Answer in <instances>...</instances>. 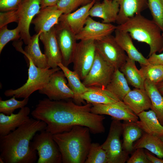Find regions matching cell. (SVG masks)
Returning <instances> with one entry per match:
<instances>
[{
	"instance_id": "41",
	"label": "cell",
	"mask_w": 163,
	"mask_h": 163,
	"mask_svg": "<svg viewBox=\"0 0 163 163\" xmlns=\"http://www.w3.org/2000/svg\"><path fill=\"white\" fill-rule=\"evenodd\" d=\"M24 0H0V11L5 12L18 9Z\"/></svg>"
},
{
	"instance_id": "31",
	"label": "cell",
	"mask_w": 163,
	"mask_h": 163,
	"mask_svg": "<svg viewBox=\"0 0 163 163\" xmlns=\"http://www.w3.org/2000/svg\"><path fill=\"white\" fill-rule=\"evenodd\" d=\"M134 149L145 148L163 159V141L160 138L144 132L142 136L133 145Z\"/></svg>"
},
{
	"instance_id": "5",
	"label": "cell",
	"mask_w": 163,
	"mask_h": 163,
	"mask_svg": "<svg viewBox=\"0 0 163 163\" xmlns=\"http://www.w3.org/2000/svg\"><path fill=\"white\" fill-rule=\"evenodd\" d=\"M25 56L29 62L28 78L26 82L16 89L7 90L4 93L6 97L14 96L16 98H28L34 91L43 88L49 82L52 75L61 70L59 67L51 69L39 68L34 63L30 58Z\"/></svg>"
},
{
	"instance_id": "26",
	"label": "cell",
	"mask_w": 163,
	"mask_h": 163,
	"mask_svg": "<svg viewBox=\"0 0 163 163\" xmlns=\"http://www.w3.org/2000/svg\"><path fill=\"white\" fill-rule=\"evenodd\" d=\"M58 66L63 72L67 80L68 85L74 94L73 99L74 102L79 105H81L82 103L84 104L85 101L82 98L81 96L82 94L88 90L89 88L83 83L78 75L74 71L71 70L62 63H59Z\"/></svg>"
},
{
	"instance_id": "39",
	"label": "cell",
	"mask_w": 163,
	"mask_h": 163,
	"mask_svg": "<svg viewBox=\"0 0 163 163\" xmlns=\"http://www.w3.org/2000/svg\"><path fill=\"white\" fill-rule=\"evenodd\" d=\"M18 21L17 10L0 13V28L12 22L18 23Z\"/></svg>"
},
{
	"instance_id": "8",
	"label": "cell",
	"mask_w": 163,
	"mask_h": 163,
	"mask_svg": "<svg viewBox=\"0 0 163 163\" xmlns=\"http://www.w3.org/2000/svg\"><path fill=\"white\" fill-rule=\"evenodd\" d=\"M96 52L110 65L120 69L128 58L125 51L111 35L95 41Z\"/></svg>"
},
{
	"instance_id": "34",
	"label": "cell",
	"mask_w": 163,
	"mask_h": 163,
	"mask_svg": "<svg viewBox=\"0 0 163 163\" xmlns=\"http://www.w3.org/2000/svg\"><path fill=\"white\" fill-rule=\"evenodd\" d=\"M85 163H108L106 151L97 143H92Z\"/></svg>"
},
{
	"instance_id": "7",
	"label": "cell",
	"mask_w": 163,
	"mask_h": 163,
	"mask_svg": "<svg viewBox=\"0 0 163 163\" xmlns=\"http://www.w3.org/2000/svg\"><path fill=\"white\" fill-rule=\"evenodd\" d=\"M106 139L101 145L106 151L108 163H124L129 158V154L123 149L120 140L122 134L123 123L112 119Z\"/></svg>"
},
{
	"instance_id": "10",
	"label": "cell",
	"mask_w": 163,
	"mask_h": 163,
	"mask_svg": "<svg viewBox=\"0 0 163 163\" xmlns=\"http://www.w3.org/2000/svg\"><path fill=\"white\" fill-rule=\"evenodd\" d=\"M115 69L104 60L96 51L93 64L82 82L87 87L106 88Z\"/></svg>"
},
{
	"instance_id": "22",
	"label": "cell",
	"mask_w": 163,
	"mask_h": 163,
	"mask_svg": "<svg viewBox=\"0 0 163 163\" xmlns=\"http://www.w3.org/2000/svg\"><path fill=\"white\" fill-rule=\"evenodd\" d=\"M114 32L115 40L126 53L129 59L138 62L140 65H147L150 64L147 59L145 58L135 47L128 33L117 29Z\"/></svg>"
},
{
	"instance_id": "37",
	"label": "cell",
	"mask_w": 163,
	"mask_h": 163,
	"mask_svg": "<svg viewBox=\"0 0 163 163\" xmlns=\"http://www.w3.org/2000/svg\"><path fill=\"white\" fill-rule=\"evenodd\" d=\"M153 20L163 32V4L161 0H147Z\"/></svg>"
},
{
	"instance_id": "45",
	"label": "cell",
	"mask_w": 163,
	"mask_h": 163,
	"mask_svg": "<svg viewBox=\"0 0 163 163\" xmlns=\"http://www.w3.org/2000/svg\"><path fill=\"white\" fill-rule=\"evenodd\" d=\"M156 87L163 96V80L156 85Z\"/></svg>"
},
{
	"instance_id": "2",
	"label": "cell",
	"mask_w": 163,
	"mask_h": 163,
	"mask_svg": "<svg viewBox=\"0 0 163 163\" xmlns=\"http://www.w3.org/2000/svg\"><path fill=\"white\" fill-rule=\"evenodd\" d=\"M46 125L43 121L30 118L15 130L0 136V156L4 162H35L37 152L31 149L30 142L38 132L46 130Z\"/></svg>"
},
{
	"instance_id": "21",
	"label": "cell",
	"mask_w": 163,
	"mask_h": 163,
	"mask_svg": "<svg viewBox=\"0 0 163 163\" xmlns=\"http://www.w3.org/2000/svg\"><path fill=\"white\" fill-rule=\"evenodd\" d=\"M123 102L136 114L151 108V102L145 90L135 88L124 98Z\"/></svg>"
},
{
	"instance_id": "18",
	"label": "cell",
	"mask_w": 163,
	"mask_h": 163,
	"mask_svg": "<svg viewBox=\"0 0 163 163\" xmlns=\"http://www.w3.org/2000/svg\"><path fill=\"white\" fill-rule=\"evenodd\" d=\"M96 2L93 1L71 13L62 14L59 19V22L66 26L76 35L85 26L87 18L90 16V10Z\"/></svg>"
},
{
	"instance_id": "47",
	"label": "cell",
	"mask_w": 163,
	"mask_h": 163,
	"mask_svg": "<svg viewBox=\"0 0 163 163\" xmlns=\"http://www.w3.org/2000/svg\"><path fill=\"white\" fill-rule=\"evenodd\" d=\"M162 36L163 37V33L162 34ZM163 51V47L162 48L161 50L160 53Z\"/></svg>"
},
{
	"instance_id": "44",
	"label": "cell",
	"mask_w": 163,
	"mask_h": 163,
	"mask_svg": "<svg viewBox=\"0 0 163 163\" xmlns=\"http://www.w3.org/2000/svg\"><path fill=\"white\" fill-rule=\"evenodd\" d=\"M145 153L148 159L151 163H163V159L155 157L148 152L145 151Z\"/></svg>"
},
{
	"instance_id": "36",
	"label": "cell",
	"mask_w": 163,
	"mask_h": 163,
	"mask_svg": "<svg viewBox=\"0 0 163 163\" xmlns=\"http://www.w3.org/2000/svg\"><path fill=\"white\" fill-rule=\"evenodd\" d=\"M20 31L17 26L14 29L8 28L7 25L0 28V53L6 45L11 41H16L21 38Z\"/></svg>"
},
{
	"instance_id": "33",
	"label": "cell",
	"mask_w": 163,
	"mask_h": 163,
	"mask_svg": "<svg viewBox=\"0 0 163 163\" xmlns=\"http://www.w3.org/2000/svg\"><path fill=\"white\" fill-rule=\"evenodd\" d=\"M139 70L145 80L156 85L163 80V66L151 64L140 65Z\"/></svg>"
},
{
	"instance_id": "38",
	"label": "cell",
	"mask_w": 163,
	"mask_h": 163,
	"mask_svg": "<svg viewBox=\"0 0 163 163\" xmlns=\"http://www.w3.org/2000/svg\"><path fill=\"white\" fill-rule=\"evenodd\" d=\"M92 1L91 0H59L56 5L59 9L63 12V14H68Z\"/></svg>"
},
{
	"instance_id": "1",
	"label": "cell",
	"mask_w": 163,
	"mask_h": 163,
	"mask_svg": "<svg viewBox=\"0 0 163 163\" xmlns=\"http://www.w3.org/2000/svg\"><path fill=\"white\" fill-rule=\"evenodd\" d=\"M92 104H76L70 99L54 101L48 98L39 100L31 114L46 124V130L53 135L68 132L76 126L88 127L94 134L104 133L105 118L91 112Z\"/></svg>"
},
{
	"instance_id": "20",
	"label": "cell",
	"mask_w": 163,
	"mask_h": 163,
	"mask_svg": "<svg viewBox=\"0 0 163 163\" xmlns=\"http://www.w3.org/2000/svg\"><path fill=\"white\" fill-rule=\"evenodd\" d=\"M30 112L29 107H24L16 114L8 115L0 113V136L8 134L27 122L30 119Z\"/></svg>"
},
{
	"instance_id": "9",
	"label": "cell",
	"mask_w": 163,
	"mask_h": 163,
	"mask_svg": "<svg viewBox=\"0 0 163 163\" xmlns=\"http://www.w3.org/2000/svg\"><path fill=\"white\" fill-rule=\"evenodd\" d=\"M96 53L95 41L80 40L78 43L73 58V71L82 81L94 62Z\"/></svg>"
},
{
	"instance_id": "29",
	"label": "cell",
	"mask_w": 163,
	"mask_h": 163,
	"mask_svg": "<svg viewBox=\"0 0 163 163\" xmlns=\"http://www.w3.org/2000/svg\"><path fill=\"white\" fill-rule=\"evenodd\" d=\"M106 89L116 96L119 100H123L131 89L123 74L119 69L114 70L111 79Z\"/></svg>"
},
{
	"instance_id": "23",
	"label": "cell",
	"mask_w": 163,
	"mask_h": 163,
	"mask_svg": "<svg viewBox=\"0 0 163 163\" xmlns=\"http://www.w3.org/2000/svg\"><path fill=\"white\" fill-rule=\"evenodd\" d=\"M119 5L116 23L120 25L129 18L139 14L148 8L147 0H114Z\"/></svg>"
},
{
	"instance_id": "16",
	"label": "cell",
	"mask_w": 163,
	"mask_h": 163,
	"mask_svg": "<svg viewBox=\"0 0 163 163\" xmlns=\"http://www.w3.org/2000/svg\"><path fill=\"white\" fill-rule=\"evenodd\" d=\"M63 12L56 5L41 8L32 20L37 33L46 32L58 24Z\"/></svg>"
},
{
	"instance_id": "40",
	"label": "cell",
	"mask_w": 163,
	"mask_h": 163,
	"mask_svg": "<svg viewBox=\"0 0 163 163\" xmlns=\"http://www.w3.org/2000/svg\"><path fill=\"white\" fill-rule=\"evenodd\" d=\"M143 148L135 149L131 157L127 161V163H151L148 159Z\"/></svg>"
},
{
	"instance_id": "17",
	"label": "cell",
	"mask_w": 163,
	"mask_h": 163,
	"mask_svg": "<svg viewBox=\"0 0 163 163\" xmlns=\"http://www.w3.org/2000/svg\"><path fill=\"white\" fill-rule=\"evenodd\" d=\"M39 39L43 45L44 54L50 68L58 67V64L62 63V58L56 38L55 27L48 32L41 33Z\"/></svg>"
},
{
	"instance_id": "43",
	"label": "cell",
	"mask_w": 163,
	"mask_h": 163,
	"mask_svg": "<svg viewBox=\"0 0 163 163\" xmlns=\"http://www.w3.org/2000/svg\"><path fill=\"white\" fill-rule=\"evenodd\" d=\"M59 0H40L41 9L56 5Z\"/></svg>"
},
{
	"instance_id": "11",
	"label": "cell",
	"mask_w": 163,
	"mask_h": 163,
	"mask_svg": "<svg viewBox=\"0 0 163 163\" xmlns=\"http://www.w3.org/2000/svg\"><path fill=\"white\" fill-rule=\"evenodd\" d=\"M60 70L52 75L49 82L43 88L38 90L39 92L46 95L52 100L73 99L74 94L68 85L63 72Z\"/></svg>"
},
{
	"instance_id": "27",
	"label": "cell",
	"mask_w": 163,
	"mask_h": 163,
	"mask_svg": "<svg viewBox=\"0 0 163 163\" xmlns=\"http://www.w3.org/2000/svg\"><path fill=\"white\" fill-rule=\"evenodd\" d=\"M89 90L81 95L87 103L106 104L120 101L106 88L98 87H88Z\"/></svg>"
},
{
	"instance_id": "50",
	"label": "cell",
	"mask_w": 163,
	"mask_h": 163,
	"mask_svg": "<svg viewBox=\"0 0 163 163\" xmlns=\"http://www.w3.org/2000/svg\"><path fill=\"white\" fill-rule=\"evenodd\" d=\"M161 1L163 4V0H161Z\"/></svg>"
},
{
	"instance_id": "3",
	"label": "cell",
	"mask_w": 163,
	"mask_h": 163,
	"mask_svg": "<svg viewBox=\"0 0 163 163\" xmlns=\"http://www.w3.org/2000/svg\"><path fill=\"white\" fill-rule=\"evenodd\" d=\"M90 130L76 126L69 131L53 135L63 163H85L91 144Z\"/></svg>"
},
{
	"instance_id": "48",
	"label": "cell",
	"mask_w": 163,
	"mask_h": 163,
	"mask_svg": "<svg viewBox=\"0 0 163 163\" xmlns=\"http://www.w3.org/2000/svg\"><path fill=\"white\" fill-rule=\"evenodd\" d=\"M160 139L162 141H163V136H162L160 138Z\"/></svg>"
},
{
	"instance_id": "35",
	"label": "cell",
	"mask_w": 163,
	"mask_h": 163,
	"mask_svg": "<svg viewBox=\"0 0 163 163\" xmlns=\"http://www.w3.org/2000/svg\"><path fill=\"white\" fill-rule=\"evenodd\" d=\"M14 96L11 98L4 101L0 98V112L6 115H10L13 113L14 110L18 109L21 108L27 104L29 97L24 98L21 101L15 99Z\"/></svg>"
},
{
	"instance_id": "12",
	"label": "cell",
	"mask_w": 163,
	"mask_h": 163,
	"mask_svg": "<svg viewBox=\"0 0 163 163\" xmlns=\"http://www.w3.org/2000/svg\"><path fill=\"white\" fill-rule=\"evenodd\" d=\"M40 9V0H24L17 9L18 18L17 26L20 29V40L26 45L31 37L29 32L30 24Z\"/></svg>"
},
{
	"instance_id": "51",
	"label": "cell",
	"mask_w": 163,
	"mask_h": 163,
	"mask_svg": "<svg viewBox=\"0 0 163 163\" xmlns=\"http://www.w3.org/2000/svg\"></svg>"
},
{
	"instance_id": "6",
	"label": "cell",
	"mask_w": 163,
	"mask_h": 163,
	"mask_svg": "<svg viewBox=\"0 0 163 163\" xmlns=\"http://www.w3.org/2000/svg\"><path fill=\"white\" fill-rule=\"evenodd\" d=\"M30 146L36 151L39 157L37 163H61L62 156L53 135L46 130L37 133Z\"/></svg>"
},
{
	"instance_id": "4",
	"label": "cell",
	"mask_w": 163,
	"mask_h": 163,
	"mask_svg": "<svg viewBox=\"0 0 163 163\" xmlns=\"http://www.w3.org/2000/svg\"><path fill=\"white\" fill-rule=\"evenodd\" d=\"M116 29L128 32L134 40L148 44L150 47L149 57L157 52L160 53L163 47V37L160 28L153 20L147 19L141 14L118 25Z\"/></svg>"
},
{
	"instance_id": "28",
	"label": "cell",
	"mask_w": 163,
	"mask_h": 163,
	"mask_svg": "<svg viewBox=\"0 0 163 163\" xmlns=\"http://www.w3.org/2000/svg\"><path fill=\"white\" fill-rule=\"evenodd\" d=\"M143 133L136 122L124 121L123 123L122 147L127 153L129 155L134 150V142L142 136Z\"/></svg>"
},
{
	"instance_id": "49",
	"label": "cell",
	"mask_w": 163,
	"mask_h": 163,
	"mask_svg": "<svg viewBox=\"0 0 163 163\" xmlns=\"http://www.w3.org/2000/svg\"><path fill=\"white\" fill-rule=\"evenodd\" d=\"M91 0L92 1H96V2H97V1H100V0Z\"/></svg>"
},
{
	"instance_id": "46",
	"label": "cell",
	"mask_w": 163,
	"mask_h": 163,
	"mask_svg": "<svg viewBox=\"0 0 163 163\" xmlns=\"http://www.w3.org/2000/svg\"><path fill=\"white\" fill-rule=\"evenodd\" d=\"M0 163H4V161L2 158L0 156Z\"/></svg>"
},
{
	"instance_id": "13",
	"label": "cell",
	"mask_w": 163,
	"mask_h": 163,
	"mask_svg": "<svg viewBox=\"0 0 163 163\" xmlns=\"http://www.w3.org/2000/svg\"><path fill=\"white\" fill-rule=\"evenodd\" d=\"M55 27L56 38L62 56V63L68 67L72 63L77 40L75 35L61 23L59 22Z\"/></svg>"
},
{
	"instance_id": "24",
	"label": "cell",
	"mask_w": 163,
	"mask_h": 163,
	"mask_svg": "<svg viewBox=\"0 0 163 163\" xmlns=\"http://www.w3.org/2000/svg\"><path fill=\"white\" fill-rule=\"evenodd\" d=\"M40 33H36L31 36L28 44L23 50L21 46H18L16 49L22 53L25 56L29 57L35 65L37 67L43 69H50L47 60L44 54L40 49L39 39Z\"/></svg>"
},
{
	"instance_id": "32",
	"label": "cell",
	"mask_w": 163,
	"mask_h": 163,
	"mask_svg": "<svg viewBox=\"0 0 163 163\" xmlns=\"http://www.w3.org/2000/svg\"><path fill=\"white\" fill-rule=\"evenodd\" d=\"M145 89L151 102V109L155 113L160 123L163 126V96L156 85L147 80L145 82Z\"/></svg>"
},
{
	"instance_id": "19",
	"label": "cell",
	"mask_w": 163,
	"mask_h": 163,
	"mask_svg": "<svg viewBox=\"0 0 163 163\" xmlns=\"http://www.w3.org/2000/svg\"><path fill=\"white\" fill-rule=\"evenodd\" d=\"M96 2L90 10V16L101 18L103 23L116 22L119 11L118 3L114 0H103L100 3Z\"/></svg>"
},
{
	"instance_id": "30",
	"label": "cell",
	"mask_w": 163,
	"mask_h": 163,
	"mask_svg": "<svg viewBox=\"0 0 163 163\" xmlns=\"http://www.w3.org/2000/svg\"><path fill=\"white\" fill-rule=\"evenodd\" d=\"M119 69L128 84L135 88L145 89V80L136 67L135 61L128 57L126 62Z\"/></svg>"
},
{
	"instance_id": "15",
	"label": "cell",
	"mask_w": 163,
	"mask_h": 163,
	"mask_svg": "<svg viewBox=\"0 0 163 163\" xmlns=\"http://www.w3.org/2000/svg\"><path fill=\"white\" fill-rule=\"evenodd\" d=\"M116 29V26L111 24L97 21L89 16L83 27L75 36L77 40L96 41L111 35Z\"/></svg>"
},
{
	"instance_id": "14",
	"label": "cell",
	"mask_w": 163,
	"mask_h": 163,
	"mask_svg": "<svg viewBox=\"0 0 163 163\" xmlns=\"http://www.w3.org/2000/svg\"><path fill=\"white\" fill-rule=\"evenodd\" d=\"M91 112L95 114L107 115L112 119L136 122L139 117L122 101L106 104H92Z\"/></svg>"
},
{
	"instance_id": "25",
	"label": "cell",
	"mask_w": 163,
	"mask_h": 163,
	"mask_svg": "<svg viewBox=\"0 0 163 163\" xmlns=\"http://www.w3.org/2000/svg\"><path fill=\"white\" fill-rule=\"evenodd\" d=\"M137 116L140 120L136 122L144 132L160 138L163 136V126L153 110L144 111Z\"/></svg>"
},
{
	"instance_id": "42",
	"label": "cell",
	"mask_w": 163,
	"mask_h": 163,
	"mask_svg": "<svg viewBox=\"0 0 163 163\" xmlns=\"http://www.w3.org/2000/svg\"><path fill=\"white\" fill-rule=\"evenodd\" d=\"M149 57L147 60L150 64L163 65V53L158 54L154 53Z\"/></svg>"
}]
</instances>
